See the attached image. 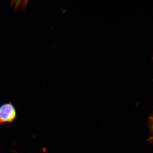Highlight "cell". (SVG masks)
<instances>
[{"instance_id": "cell-1", "label": "cell", "mask_w": 153, "mask_h": 153, "mask_svg": "<svg viewBox=\"0 0 153 153\" xmlns=\"http://www.w3.org/2000/svg\"><path fill=\"white\" fill-rule=\"evenodd\" d=\"M17 116L16 109L12 102L5 103L0 106V124L12 123Z\"/></svg>"}]
</instances>
